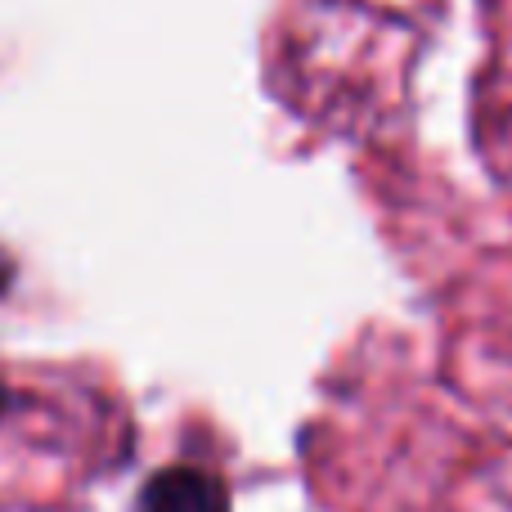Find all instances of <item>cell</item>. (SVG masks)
Segmentation results:
<instances>
[{"label":"cell","mask_w":512,"mask_h":512,"mask_svg":"<svg viewBox=\"0 0 512 512\" xmlns=\"http://www.w3.org/2000/svg\"><path fill=\"white\" fill-rule=\"evenodd\" d=\"M135 512H230L225 486L198 468H162L149 477Z\"/></svg>","instance_id":"6da1fadb"},{"label":"cell","mask_w":512,"mask_h":512,"mask_svg":"<svg viewBox=\"0 0 512 512\" xmlns=\"http://www.w3.org/2000/svg\"><path fill=\"white\" fill-rule=\"evenodd\" d=\"M9 279H14V265H9V256H0V292L9 288Z\"/></svg>","instance_id":"7a4b0ae2"},{"label":"cell","mask_w":512,"mask_h":512,"mask_svg":"<svg viewBox=\"0 0 512 512\" xmlns=\"http://www.w3.org/2000/svg\"><path fill=\"white\" fill-rule=\"evenodd\" d=\"M5 405H9V396H5V387H0V414H5Z\"/></svg>","instance_id":"3957f363"}]
</instances>
